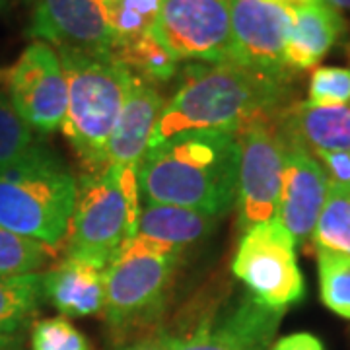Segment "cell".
<instances>
[{"instance_id": "6da1fadb", "label": "cell", "mask_w": 350, "mask_h": 350, "mask_svg": "<svg viewBox=\"0 0 350 350\" xmlns=\"http://www.w3.org/2000/svg\"><path fill=\"white\" fill-rule=\"evenodd\" d=\"M290 78L257 72L232 61L191 64L163 105L148 148L189 131L238 135L253 123L278 121L292 105Z\"/></svg>"}, {"instance_id": "7a4b0ae2", "label": "cell", "mask_w": 350, "mask_h": 350, "mask_svg": "<svg viewBox=\"0 0 350 350\" xmlns=\"http://www.w3.org/2000/svg\"><path fill=\"white\" fill-rule=\"evenodd\" d=\"M239 148L224 131H189L148 148L138 163L142 202L224 216L238 197Z\"/></svg>"}, {"instance_id": "3957f363", "label": "cell", "mask_w": 350, "mask_h": 350, "mask_svg": "<svg viewBox=\"0 0 350 350\" xmlns=\"http://www.w3.org/2000/svg\"><path fill=\"white\" fill-rule=\"evenodd\" d=\"M78 179L45 142L0 174V226L57 247L72 220Z\"/></svg>"}, {"instance_id": "277c9868", "label": "cell", "mask_w": 350, "mask_h": 350, "mask_svg": "<svg viewBox=\"0 0 350 350\" xmlns=\"http://www.w3.org/2000/svg\"><path fill=\"white\" fill-rule=\"evenodd\" d=\"M66 78V115L61 131L84 165V174L105 170V152L125 103L133 75L111 57L59 53Z\"/></svg>"}, {"instance_id": "5b68a950", "label": "cell", "mask_w": 350, "mask_h": 350, "mask_svg": "<svg viewBox=\"0 0 350 350\" xmlns=\"http://www.w3.org/2000/svg\"><path fill=\"white\" fill-rule=\"evenodd\" d=\"M140 208L138 165H107L98 174H82L66 255L107 269L123 243L137 234Z\"/></svg>"}, {"instance_id": "8992f818", "label": "cell", "mask_w": 350, "mask_h": 350, "mask_svg": "<svg viewBox=\"0 0 350 350\" xmlns=\"http://www.w3.org/2000/svg\"><path fill=\"white\" fill-rule=\"evenodd\" d=\"M174 245L135 234L105 269L103 317L115 337L131 338L162 317L179 265Z\"/></svg>"}, {"instance_id": "52a82bcc", "label": "cell", "mask_w": 350, "mask_h": 350, "mask_svg": "<svg viewBox=\"0 0 350 350\" xmlns=\"http://www.w3.org/2000/svg\"><path fill=\"white\" fill-rule=\"evenodd\" d=\"M232 271L255 300L276 312L298 304L306 294L296 243L278 220L243 232Z\"/></svg>"}, {"instance_id": "ba28073f", "label": "cell", "mask_w": 350, "mask_h": 350, "mask_svg": "<svg viewBox=\"0 0 350 350\" xmlns=\"http://www.w3.org/2000/svg\"><path fill=\"white\" fill-rule=\"evenodd\" d=\"M280 119V117H278ZM238 163V220L245 232L251 226L275 220L282 187L286 142L278 121H262L236 135Z\"/></svg>"}, {"instance_id": "9c48e42d", "label": "cell", "mask_w": 350, "mask_h": 350, "mask_svg": "<svg viewBox=\"0 0 350 350\" xmlns=\"http://www.w3.org/2000/svg\"><path fill=\"white\" fill-rule=\"evenodd\" d=\"M154 36L177 61H230V0H163Z\"/></svg>"}, {"instance_id": "30bf717a", "label": "cell", "mask_w": 350, "mask_h": 350, "mask_svg": "<svg viewBox=\"0 0 350 350\" xmlns=\"http://www.w3.org/2000/svg\"><path fill=\"white\" fill-rule=\"evenodd\" d=\"M6 92L14 109L41 135L63 126L66 115V78L59 53L45 41H31L12 68H8Z\"/></svg>"}, {"instance_id": "8fae6325", "label": "cell", "mask_w": 350, "mask_h": 350, "mask_svg": "<svg viewBox=\"0 0 350 350\" xmlns=\"http://www.w3.org/2000/svg\"><path fill=\"white\" fill-rule=\"evenodd\" d=\"M292 10L275 0H230V61L271 76H292L284 61Z\"/></svg>"}, {"instance_id": "7c38bea8", "label": "cell", "mask_w": 350, "mask_h": 350, "mask_svg": "<svg viewBox=\"0 0 350 350\" xmlns=\"http://www.w3.org/2000/svg\"><path fill=\"white\" fill-rule=\"evenodd\" d=\"M27 36L57 53L111 57L113 33L96 0H36Z\"/></svg>"}, {"instance_id": "4fadbf2b", "label": "cell", "mask_w": 350, "mask_h": 350, "mask_svg": "<svg viewBox=\"0 0 350 350\" xmlns=\"http://www.w3.org/2000/svg\"><path fill=\"white\" fill-rule=\"evenodd\" d=\"M282 313L259 304L247 292L226 313L199 321L191 333L165 335L170 350H267Z\"/></svg>"}, {"instance_id": "5bb4252c", "label": "cell", "mask_w": 350, "mask_h": 350, "mask_svg": "<svg viewBox=\"0 0 350 350\" xmlns=\"http://www.w3.org/2000/svg\"><path fill=\"white\" fill-rule=\"evenodd\" d=\"M329 191V177L321 162L301 146L286 144L282 187L275 220L300 245L313 236Z\"/></svg>"}, {"instance_id": "9a60e30c", "label": "cell", "mask_w": 350, "mask_h": 350, "mask_svg": "<svg viewBox=\"0 0 350 350\" xmlns=\"http://www.w3.org/2000/svg\"><path fill=\"white\" fill-rule=\"evenodd\" d=\"M160 90L133 75L125 103L105 152V165H138L148 152L154 129L163 109Z\"/></svg>"}, {"instance_id": "2e32d148", "label": "cell", "mask_w": 350, "mask_h": 350, "mask_svg": "<svg viewBox=\"0 0 350 350\" xmlns=\"http://www.w3.org/2000/svg\"><path fill=\"white\" fill-rule=\"evenodd\" d=\"M43 298L63 317H94L105 308V269L64 255L43 275Z\"/></svg>"}, {"instance_id": "e0dca14e", "label": "cell", "mask_w": 350, "mask_h": 350, "mask_svg": "<svg viewBox=\"0 0 350 350\" xmlns=\"http://www.w3.org/2000/svg\"><path fill=\"white\" fill-rule=\"evenodd\" d=\"M278 131L286 144L310 154L350 152V103L333 107L294 103L280 115Z\"/></svg>"}, {"instance_id": "ac0fdd59", "label": "cell", "mask_w": 350, "mask_h": 350, "mask_svg": "<svg viewBox=\"0 0 350 350\" xmlns=\"http://www.w3.org/2000/svg\"><path fill=\"white\" fill-rule=\"evenodd\" d=\"M288 29L284 61L294 70H308L319 63L345 31L340 12L325 2L296 6Z\"/></svg>"}, {"instance_id": "d6986e66", "label": "cell", "mask_w": 350, "mask_h": 350, "mask_svg": "<svg viewBox=\"0 0 350 350\" xmlns=\"http://www.w3.org/2000/svg\"><path fill=\"white\" fill-rule=\"evenodd\" d=\"M218 222V216L191 211L172 204L142 202L138 216V236L185 250L211 236Z\"/></svg>"}, {"instance_id": "ffe728a7", "label": "cell", "mask_w": 350, "mask_h": 350, "mask_svg": "<svg viewBox=\"0 0 350 350\" xmlns=\"http://www.w3.org/2000/svg\"><path fill=\"white\" fill-rule=\"evenodd\" d=\"M111 59L123 64L131 75L144 78L154 86L170 82L177 75V59L163 47L154 33L115 43Z\"/></svg>"}, {"instance_id": "44dd1931", "label": "cell", "mask_w": 350, "mask_h": 350, "mask_svg": "<svg viewBox=\"0 0 350 350\" xmlns=\"http://www.w3.org/2000/svg\"><path fill=\"white\" fill-rule=\"evenodd\" d=\"M43 298V275L0 278V335H10L38 310Z\"/></svg>"}, {"instance_id": "7402d4cb", "label": "cell", "mask_w": 350, "mask_h": 350, "mask_svg": "<svg viewBox=\"0 0 350 350\" xmlns=\"http://www.w3.org/2000/svg\"><path fill=\"white\" fill-rule=\"evenodd\" d=\"M312 239L317 250L350 255V187L329 183Z\"/></svg>"}, {"instance_id": "603a6c76", "label": "cell", "mask_w": 350, "mask_h": 350, "mask_svg": "<svg viewBox=\"0 0 350 350\" xmlns=\"http://www.w3.org/2000/svg\"><path fill=\"white\" fill-rule=\"evenodd\" d=\"M163 0H109L103 10L111 27L113 45L154 33Z\"/></svg>"}, {"instance_id": "cb8c5ba5", "label": "cell", "mask_w": 350, "mask_h": 350, "mask_svg": "<svg viewBox=\"0 0 350 350\" xmlns=\"http://www.w3.org/2000/svg\"><path fill=\"white\" fill-rule=\"evenodd\" d=\"M53 247L0 226V278L31 275L53 259Z\"/></svg>"}, {"instance_id": "d4e9b609", "label": "cell", "mask_w": 350, "mask_h": 350, "mask_svg": "<svg viewBox=\"0 0 350 350\" xmlns=\"http://www.w3.org/2000/svg\"><path fill=\"white\" fill-rule=\"evenodd\" d=\"M321 301L333 313L350 319V255L317 250Z\"/></svg>"}, {"instance_id": "484cf974", "label": "cell", "mask_w": 350, "mask_h": 350, "mask_svg": "<svg viewBox=\"0 0 350 350\" xmlns=\"http://www.w3.org/2000/svg\"><path fill=\"white\" fill-rule=\"evenodd\" d=\"M36 142L33 129L14 109L8 92L0 88V174L20 162Z\"/></svg>"}, {"instance_id": "4316f807", "label": "cell", "mask_w": 350, "mask_h": 350, "mask_svg": "<svg viewBox=\"0 0 350 350\" xmlns=\"http://www.w3.org/2000/svg\"><path fill=\"white\" fill-rule=\"evenodd\" d=\"M31 350H92L86 335L66 317H47L31 329Z\"/></svg>"}, {"instance_id": "83f0119b", "label": "cell", "mask_w": 350, "mask_h": 350, "mask_svg": "<svg viewBox=\"0 0 350 350\" xmlns=\"http://www.w3.org/2000/svg\"><path fill=\"white\" fill-rule=\"evenodd\" d=\"M312 105L333 107L350 103V68L345 66H317L310 78Z\"/></svg>"}, {"instance_id": "f1b7e54d", "label": "cell", "mask_w": 350, "mask_h": 350, "mask_svg": "<svg viewBox=\"0 0 350 350\" xmlns=\"http://www.w3.org/2000/svg\"><path fill=\"white\" fill-rule=\"evenodd\" d=\"M313 156L323 165L329 183L350 187V152H317Z\"/></svg>"}, {"instance_id": "f546056e", "label": "cell", "mask_w": 350, "mask_h": 350, "mask_svg": "<svg viewBox=\"0 0 350 350\" xmlns=\"http://www.w3.org/2000/svg\"><path fill=\"white\" fill-rule=\"evenodd\" d=\"M271 350H325L323 342L312 333H294L276 340Z\"/></svg>"}, {"instance_id": "4dcf8cb0", "label": "cell", "mask_w": 350, "mask_h": 350, "mask_svg": "<svg viewBox=\"0 0 350 350\" xmlns=\"http://www.w3.org/2000/svg\"><path fill=\"white\" fill-rule=\"evenodd\" d=\"M115 350H170V338L165 333H150L146 337L135 338Z\"/></svg>"}, {"instance_id": "1f68e13d", "label": "cell", "mask_w": 350, "mask_h": 350, "mask_svg": "<svg viewBox=\"0 0 350 350\" xmlns=\"http://www.w3.org/2000/svg\"><path fill=\"white\" fill-rule=\"evenodd\" d=\"M321 2H325L329 4L331 8H335V10H345V12H350V0H321Z\"/></svg>"}, {"instance_id": "d6a6232c", "label": "cell", "mask_w": 350, "mask_h": 350, "mask_svg": "<svg viewBox=\"0 0 350 350\" xmlns=\"http://www.w3.org/2000/svg\"><path fill=\"white\" fill-rule=\"evenodd\" d=\"M275 2L286 6V8H296V6H306V4H313V2H321V0H275Z\"/></svg>"}, {"instance_id": "836d02e7", "label": "cell", "mask_w": 350, "mask_h": 350, "mask_svg": "<svg viewBox=\"0 0 350 350\" xmlns=\"http://www.w3.org/2000/svg\"><path fill=\"white\" fill-rule=\"evenodd\" d=\"M8 349V335H0V350Z\"/></svg>"}, {"instance_id": "e575fe53", "label": "cell", "mask_w": 350, "mask_h": 350, "mask_svg": "<svg viewBox=\"0 0 350 350\" xmlns=\"http://www.w3.org/2000/svg\"><path fill=\"white\" fill-rule=\"evenodd\" d=\"M6 78H8V70L6 68H0V82H6Z\"/></svg>"}, {"instance_id": "d590c367", "label": "cell", "mask_w": 350, "mask_h": 350, "mask_svg": "<svg viewBox=\"0 0 350 350\" xmlns=\"http://www.w3.org/2000/svg\"><path fill=\"white\" fill-rule=\"evenodd\" d=\"M96 2H98V4H101V6H105V4H107L109 0H96Z\"/></svg>"}]
</instances>
